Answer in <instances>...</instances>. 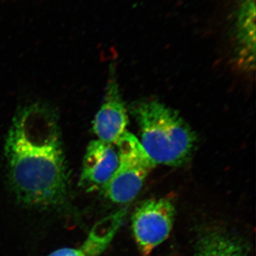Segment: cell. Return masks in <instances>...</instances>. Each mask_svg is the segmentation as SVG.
<instances>
[{
  "mask_svg": "<svg viewBox=\"0 0 256 256\" xmlns=\"http://www.w3.org/2000/svg\"><path fill=\"white\" fill-rule=\"evenodd\" d=\"M176 210L166 198H152L140 204L132 216L133 236L142 256H149L169 237Z\"/></svg>",
  "mask_w": 256,
  "mask_h": 256,
  "instance_id": "4",
  "label": "cell"
},
{
  "mask_svg": "<svg viewBox=\"0 0 256 256\" xmlns=\"http://www.w3.org/2000/svg\"><path fill=\"white\" fill-rule=\"evenodd\" d=\"M114 146L99 140L88 146L79 182L87 192L102 188L114 175L119 164L118 152Z\"/></svg>",
  "mask_w": 256,
  "mask_h": 256,
  "instance_id": "6",
  "label": "cell"
},
{
  "mask_svg": "<svg viewBox=\"0 0 256 256\" xmlns=\"http://www.w3.org/2000/svg\"><path fill=\"white\" fill-rule=\"evenodd\" d=\"M48 256H86L82 247L77 248H64L52 252Z\"/></svg>",
  "mask_w": 256,
  "mask_h": 256,
  "instance_id": "9",
  "label": "cell"
},
{
  "mask_svg": "<svg viewBox=\"0 0 256 256\" xmlns=\"http://www.w3.org/2000/svg\"><path fill=\"white\" fill-rule=\"evenodd\" d=\"M116 146L119 154L118 166L102 190L111 202L126 204L139 194L156 164L132 133H124Z\"/></svg>",
  "mask_w": 256,
  "mask_h": 256,
  "instance_id": "3",
  "label": "cell"
},
{
  "mask_svg": "<svg viewBox=\"0 0 256 256\" xmlns=\"http://www.w3.org/2000/svg\"><path fill=\"white\" fill-rule=\"evenodd\" d=\"M130 111L140 128V142L154 164L178 168L190 161L196 134L176 111L150 99L134 102Z\"/></svg>",
  "mask_w": 256,
  "mask_h": 256,
  "instance_id": "2",
  "label": "cell"
},
{
  "mask_svg": "<svg viewBox=\"0 0 256 256\" xmlns=\"http://www.w3.org/2000/svg\"><path fill=\"white\" fill-rule=\"evenodd\" d=\"M114 74L109 78L104 102L94 118L92 129L99 140L116 144L127 132L129 119Z\"/></svg>",
  "mask_w": 256,
  "mask_h": 256,
  "instance_id": "5",
  "label": "cell"
},
{
  "mask_svg": "<svg viewBox=\"0 0 256 256\" xmlns=\"http://www.w3.org/2000/svg\"><path fill=\"white\" fill-rule=\"evenodd\" d=\"M195 250L196 256H248L245 244L220 228L203 230L196 239Z\"/></svg>",
  "mask_w": 256,
  "mask_h": 256,
  "instance_id": "8",
  "label": "cell"
},
{
  "mask_svg": "<svg viewBox=\"0 0 256 256\" xmlns=\"http://www.w3.org/2000/svg\"><path fill=\"white\" fill-rule=\"evenodd\" d=\"M4 156L13 191L23 204L62 208L68 175L56 114L35 104L20 111L6 139Z\"/></svg>",
  "mask_w": 256,
  "mask_h": 256,
  "instance_id": "1",
  "label": "cell"
},
{
  "mask_svg": "<svg viewBox=\"0 0 256 256\" xmlns=\"http://www.w3.org/2000/svg\"><path fill=\"white\" fill-rule=\"evenodd\" d=\"M236 24V54L240 68H255L256 0H242Z\"/></svg>",
  "mask_w": 256,
  "mask_h": 256,
  "instance_id": "7",
  "label": "cell"
}]
</instances>
